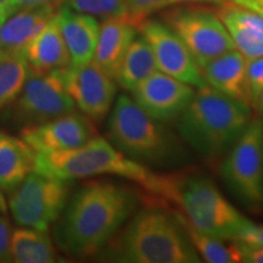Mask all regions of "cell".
Wrapping results in <instances>:
<instances>
[{"mask_svg":"<svg viewBox=\"0 0 263 263\" xmlns=\"http://www.w3.org/2000/svg\"><path fill=\"white\" fill-rule=\"evenodd\" d=\"M140 195L122 184L91 180L66 203L55 227L59 248L74 257L100 254L138 210Z\"/></svg>","mask_w":263,"mask_h":263,"instance_id":"6da1fadb","label":"cell"},{"mask_svg":"<svg viewBox=\"0 0 263 263\" xmlns=\"http://www.w3.org/2000/svg\"><path fill=\"white\" fill-rule=\"evenodd\" d=\"M147 194L154 199L151 202L172 210L196 232L213 238L238 240L250 223L202 174L159 173Z\"/></svg>","mask_w":263,"mask_h":263,"instance_id":"7a4b0ae2","label":"cell"},{"mask_svg":"<svg viewBox=\"0 0 263 263\" xmlns=\"http://www.w3.org/2000/svg\"><path fill=\"white\" fill-rule=\"evenodd\" d=\"M101 251L104 258L112 262H202L180 219L155 202L137 210Z\"/></svg>","mask_w":263,"mask_h":263,"instance_id":"3957f363","label":"cell"},{"mask_svg":"<svg viewBox=\"0 0 263 263\" xmlns=\"http://www.w3.org/2000/svg\"><path fill=\"white\" fill-rule=\"evenodd\" d=\"M107 140L130 160L146 167L171 168L189 159L178 133L160 122L127 94L120 95L108 117Z\"/></svg>","mask_w":263,"mask_h":263,"instance_id":"277c9868","label":"cell"},{"mask_svg":"<svg viewBox=\"0 0 263 263\" xmlns=\"http://www.w3.org/2000/svg\"><path fill=\"white\" fill-rule=\"evenodd\" d=\"M250 107L210 85L197 88L177 118V133L199 156L216 159L224 155L248 127L252 118Z\"/></svg>","mask_w":263,"mask_h":263,"instance_id":"5b68a950","label":"cell"},{"mask_svg":"<svg viewBox=\"0 0 263 263\" xmlns=\"http://www.w3.org/2000/svg\"><path fill=\"white\" fill-rule=\"evenodd\" d=\"M33 171L66 182L108 174L132 180L146 193L157 178L149 167L130 160L100 136L74 149L35 153Z\"/></svg>","mask_w":263,"mask_h":263,"instance_id":"8992f818","label":"cell"},{"mask_svg":"<svg viewBox=\"0 0 263 263\" xmlns=\"http://www.w3.org/2000/svg\"><path fill=\"white\" fill-rule=\"evenodd\" d=\"M262 132L263 121L251 118L221 164V177L227 188L252 210L263 205Z\"/></svg>","mask_w":263,"mask_h":263,"instance_id":"52a82bcc","label":"cell"},{"mask_svg":"<svg viewBox=\"0 0 263 263\" xmlns=\"http://www.w3.org/2000/svg\"><path fill=\"white\" fill-rule=\"evenodd\" d=\"M162 21L177 33L200 68L235 49L218 15L203 6H177L163 12Z\"/></svg>","mask_w":263,"mask_h":263,"instance_id":"ba28073f","label":"cell"},{"mask_svg":"<svg viewBox=\"0 0 263 263\" xmlns=\"http://www.w3.org/2000/svg\"><path fill=\"white\" fill-rule=\"evenodd\" d=\"M68 194V182L32 171L12 189L9 209L20 226L48 232L52 223L60 218Z\"/></svg>","mask_w":263,"mask_h":263,"instance_id":"9c48e42d","label":"cell"},{"mask_svg":"<svg viewBox=\"0 0 263 263\" xmlns=\"http://www.w3.org/2000/svg\"><path fill=\"white\" fill-rule=\"evenodd\" d=\"M12 103L15 118L27 126L47 122L76 110L73 100L65 89L60 68L49 72L28 68L21 93Z\"/></svg>","mask_w":263,"mask_h":263,"instance_id":"30bf717a","label":"cell"},{"mask_svg":"<svg viewBox=\"0 0 263 263\" xmlns=\"http://www.w3.org/2000/svg\"><path fill=\"white\" fill-rule=\"evenodd\" d=\"M137 29L150 45L159 71L193 85L196 89L207 85L201 68L189 49L163 21L145 18L138 25Z\"/></svg>","mask_w":263,"mask_h":263,"instance_id":"8fae6325","label":"cell"},{"mask_svg":"<svg viewBox=\"0 0 263 263\" xmlns=\"http://www.w3.org/2000/svg\"><path fill=\"white\" fill-rule=\"evenodd\" d=\"M65 89L76 106L91 121L100 122L110 112L117 94L116 81L93 61L60 68Z\"/></svg>","mask_w":263,"mask_h":263,"instance_id":"7c38bea8","label":"cell"},{"mask_svg":"<svg viewBox=\"0 0 263 263\" xmlns=\"http://www.w3.org/2000/svg\"><path fill=\"white\" fill-rule=\"evenodd\" d=\"M193 85L156 71L134 88L133 99L145 112L160 122L176 121L195 94Z\"/></svg>","mask_w":263,"mask_h":263,"instance_id":"4fadbf2b","label":"cell"},{"mask_svg":"<svg viewBox=\"0 0 263 263\" xmlns=\"http://www.w3.org/2000/svg\"><path fill=\"white\" fill-rule=\"evenodd\" d=\"M98 136L93 122L83 114L72 111L47 122L29 124L21 132V139L34 153H55L82 146Z\"/></svg>","mask_w":263,"mask_h":263,"instance_id":"5bb4252c","label":"cell"},{"mask_svg":"<svg viewBox=\"0 0 263 263\" xmlns=\"http://www.w3.org/2000/svg\"><path fill=\"white\" fill-rule=\"evenodd\" d=\"M206 84L219 93L251 106L248 82V59L233 49L201 68Z\"/></svg>","mask_w":263,"mask_h":263,"instance_id":"9a60e30c","label":"cell"},{"mask_svg":"<svg viewBox=\"0 0 263 263\" xmlns=\"http://www.w3.org/2000/svg\"><path fill=\"white\" fill-rule=\"evenodd\" d=\"M55 17L70 54L71 65L78 66L93 61L100 27L98 20L66 5L59 9Z\"/></svg>","mask_w":263,"mask_h":263,"instance_id":"2e32d148","label":"cell"},{"mask_svg":"<svg viewBox=\"0 0 263 263\" xmlns=\"http://www.w3.org/2000/svg\"><path fill=\"white\" fill-rule=\"evenodd\" d=\"M137 32L136 26L128 18L122 17L104 18L99 27L93 62L115 81L130 43L137 37Z\"/></svg>","mask_w":263,"mask_h":263,"instance_id":"e0dca14e","label":"cell"},{"mask_svg":"<svg viewBox=\"0 0 263 263\" xmlns=\"http://www.w3.org/2000/svg\"><path fill=\"white\" fill-rule=\"evenodd\" d=\"M57 4L29 6L12 14L0 27V52L24 54L26 47L57 12Z\"/></svg>","mask_w":263,"mask_h":263,"instance_id":"ac0fdd59","label":"cell"},{"mask_svg":"<svg viewBox=\"0 0 263 263\" xmlns=\"http://www.w3.org/2000/svg\"><path fill=\"white\" fill-rule=\"evenodd\" d=\"M24 55L29 70L35 72L54 71L71 65L70 54L55 15L28 43Z\"/></svg>","mask_w":263,"mask_h":263,"instance_id":"d6986e66","label":"cell"},{"mask_svg":"<svg viewBox=\"0 0 263 263\" xmlns=\"http://www.w3.org/2000/svg\"><path fill=\"white\" fill-rule=\"evenodd\" d=\"M34 156L25 140L0 132V189H15L33 171Z\"/></svg>","mask_w":263,"mask_h":263,"instance_id":"ffe728a7","label":"cell"},{"mask_svg":"<svg viewBox=\"0 0 263 263\" xmlns=\"http://www.w3.org/2000/svg\"><path fill=\"white\" fill-rule=\"evenodd\" d=\"M159 71L150 45L143 37H136L124 55L116 83L124 90L132 91L149 76Z\"/></svg>","mask_w":263,"mask_h":263,"instance_id":"44dd1931","label":"cell"},{"mask_svg":"<svg viewBox=\"0 0 263 263\" xmlns=\"http://www.w3.org/2000/svg\"><path fill=\"white\" fill-rule=\"evenodd\" d=\"M11 261L17 263H51L57 261V250L47 232L32 228L16 229L10 240Z\"/></svg>","mask_w":263,"mask_h":263,"instance_id":"7402d4cb","label":"cell"},{"mask_svg":"<svg viewBox=\"0 0 263 263\" xmlns=\"http://www.w3.org/2000/svg\"><path fill=\"white\" fill-rule=\"evenodd\" d=\"M174 215L180 219L186 235H188L189 240L192 241L193 246L195 248L196 252L202 261L209 263L241 262V254H240L239 245L235 240H224L201 234V233L193 229L178 213L174 212Z\"/></svg>","mask_w":263,"mask_h":263,"instance_id":"603a6c76","label":"cell"},{"mask_svg":"<svg viewBox=\"0 0 263 263\" xmlns=\"http://www.w3.org/2000/svg\"><path fill=\"white\" fill-rule=\"evenodd\" d=\"M28 74L24 54L0 55V110L18 97Z\"/></svg>","mask_w":263,"mask_h":263,"instance_id":"cb8c5ba5","label":"cell"},{"mask_svg":"<svg viewBox=\"0 0 263 263\" xmlns=\"http://www.w3.org/2000/svg\"><path fill=\"white\" fill-rule=\"evenodd\" d=\"M216 14L226 26L236 50L241 52L248 60L263 57V35L261 33L240 24L228 15L218 11H216Z\"/></svg>","mask_w":263,"mask_h":263,"instance_id":"d4e9b609","label":"cell"},{"mask_svg":"<svg viewBox=\"0 0 263 263\" xmlns=\"http://www.w3.org/2000/svg\"><path fill=\"white\" fill-rule=\"evenodd\" d=\"M67 8L82 14L98 16L101 18H128V10L124 0H64Z\"/></svg>","mask_w":263,"mask_h":263,"instance_id":"484cf974","label":"cell"},{"mask_svg":"<svg viewBox=\"0 0 263 263\" xmlns=\"http://www.w3.org/2000/svg\"><path fill=\"white\" fill-rule=\"evenodd\" d=\"M216 11L230 16L240 24L254 28L255 31L259 32L263 35V14L242 8V6L236 5L229 0H226L224 3L219 4V9Z\"/></svg>","mask_w":263,"mask_h":263,"instance_id":"4316f807","label":"cell"},{"mask_svg":"<svg viewBox=\"0 0 263 263\" xmlns=\"http://www.w3.org/2000/svg\"><path fill=\"white\" fill-rule=\"evenodd\" d=\"M129 21L136 27L153 12L164 8V0H124Z\"/></svg>","mask_w":263,"mask_h":263,"instance_id":"83f0119b","label":"cell"},{"mask_svg":"<svg viewBox=\"0 0 263 263\" xmlns=\"http://www.w3.org/2000/svg\"><path fill=\"white\" fill-rule=\"evenodd\" d=\"M248 82L251 95V106L254 107L263 90V57L248 60Z\"/></svg>","mask_w":263,"mask_h":263,"instance_id":"f1b7e54d","label":"cell"},{"mask_svg":"<svg viewBox=\"0 0 263 263\" xmlns=\"http://www.w3.org/2000/svg\"><path fill=\"white\" fill-rule=\"evenodd\" d=\"M235 241L263 248V224H256V223L250 221Z\"/></svg>","mask_w":263,"mask_h":263,"instance_id":"f546056e","label":"cell"},{"mask_svg":"<svg viewBox=\"0 0 263 263\" xmlns=\"http://www.w3.org/2000/svg\"><path fill=\"white\" fill-rule=\"evenodd\" d=\"M11 234V227L8 218L0 216V262L11 261V254H10Z\"/></svg>","mask_w":263,"mask_h":263,"instance_id":"4dcf8cb0","label":"cell"},{"mask_svg":"<svg viewBox=\"0 0 263 263\" xmlns=\"http://www.w3.org/2000/svg\"><path fill=\"white\" fill-rule=\"evenodd\" d=\"M239 245L240 254H241V262L246 263H263V248H257L236 241Z\"/></svg>","mask_w":263,"mask_h":263,"instance_id":"1f68e13d","label":"cell"},{"mask_svg":"<svg viewBox=\"0 0 263 263\" xmlns=\"http://www.w3.org/2000/svg\"><path fill=\"white\" fill-rule=\"evenodd\" d=\"M8 4L11 6L14 11L29 8V6H38V5H47V4H57L59 5L64 0H5Z\"/></svg>","mask_w":263,"mask_h":263,"instance_id":"d6a6232c","label":"cell"},{"mask_svg":"<svg viewBox=\"0 0 263 263\" xmlns=\"http://www.w3.org/2000/svg\"><path fill=\"white\" fill-rule=\"evenodd\" d=\"M226 0H164V8L172 5H180V4H193V3H213V4H222Z\"/></svg>","mask_w":263,"mask_h":263,"instance_id":"836d02e7","label":"cell"},{"mask_svg":"<svg viewBox=\"0 0 263 263\" xmlns=\"http://www.w3.org/2000/svg\"><path fill=\"white\" fill-rule=\"evenodd\" d=\"M12 14H15V11L12 10L11 6H10L5 0L0 2V27H2L3 24L8 20Z\"/></svg>","mask_w":263,"mask_h":263,"instance_id":"e575fe53","label":"cell"},{"mask_svg":"<svg viewBox=\"0 0 263 263\" xmlns=\"http://www.w3.org/2000/svg\"><path fill=\"white\" fill-rule=\"evenodd\" d=\"M254 108L256 111H257L258 114L263 115V90L261 91V94H259L257 101H256V104L254 105Z\"/></svg>","mask_w":263,"mask_h":263,"instance_id":"d590c367","label":"cell"},{"mask_svg":"<svg viewBox=\"0 0 263 263\" xmlns=\"http://www.w3.org/2000/svg\"><path fill=\"white\" fill-rule=\"evenodd\" d=\"M0 213L3 215H8V203H6L4 195L0 192Z\"/></svg>","mask_w":263,"mask_h":263,"instance_id":"8d00e7d4","label":"cell"},{"mask_svg":"<svg viewBox=\"0 0 263 263\" xmlns=\"http://www.w3.org/2000/svg\"><path fill=\"white\" fill-rule=\"evenodd\" d=\"M262 159H263V132H262Z\"/></svg>","mask_w":263,"mask_h":263,"instance_id":"74e56055","label":"cell"},{"mask_svg":"<svg viewBox=\"0 0 263 263\" xmlns=\"http://www.w3.org/2000/svg\"><path fill=\"white\" fill-rule=\"evenodd\" d=\"M0 2H3V0H0Z\"/></svg>","mask_w":263,"mask_h":263,"instance_id":"f35d334b","label":"cell"},{"mask_svg":"<svg viewBox=\"0 0 263 263\" xmlns=\"http://www.w3.org/2000/svg\"><path fill=\"white\" fill-rule=\"evenodd\" d=\"M0 55H2V52H0Z\"/></svg>","mask_w":263,"mask_h":263,"instance_id":"ab89813d","label":"cell"}]
</instances>
